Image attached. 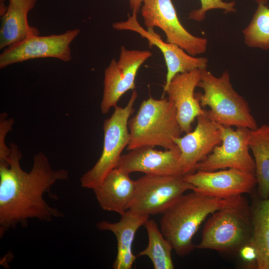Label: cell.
Wrapping results in <instances>:
<instances>
[{
	"label": "cell",
	"mask_w": 269,
	"mask_h": 269,
	"mask_svg": "<svg viewBox=\"0 0 269 269\" xmlns=\"http://www.w3.org/2000/svg\"><path fill=\"white\" fill-rule=\"evenodd\" d=\"M135 182L129 210L148 216L161 214L177 198L194 187L180 175L145 174Z\"/></svg>",
	"instance_id": "7"
},
{
	"label": "cell",
	"mask_w": 269,
	"mask_h": 269,
	"mask_svg": "<svg viewBox=\"0 0 269 269\" xmlns=\"http://www.w3.org/2000/svg\"><path fill=\"white\" fill-rule=\"evenodd\" d=\"M253 226L250 206L242 195L234 204L212 214L204 226L200 249L225 254L238 253L252 242Z\"/></svg>",
	"instance_id": "5"
},
{
	"label": "cell",
	"mask_w": 269,
	"mask_h": 269,
	"mask_svg": "<svg viewBox=\"0 0 269 269\" xmlns=\"http://www.w3.org/2000/svg\"><path fill=\"white\" fill-rule=\"evenodd\" d=\"M137 96V92L133 91L127 104L124 107H115L111 116L105 120L102 152L94 166L80 178L82 187L93 190L117 167L122 152L130 141L128 122L134 111V106Z\"/></svg>",
	"instance_id": "6"
},
{
	"label": "cell",
	"mask_w": 269,
	"mask_h": 269,
	"mask_svg": "<svg viewBox=\"0 0 269 269\" xmlns=\"http://www.w3.org/2000/svg\"><path fill=\"white\" fill-rule=\"evenodd\" d=\"M193 131L174 139L180 151V165L183 175L195 172L197 165L221 143V125L206 114L197 117Z\"/></svg>",
	"instance_id": "14"
},
{
	"label": "cell",
	"mask_w": 269,
	"mask_h": 269,
	"mask_svg": "<svg viewBox=\"0 0 269 269\" xmlns=\"http://www.w3.org/2000/svg\"><path fill=\"white\" fill-rule=\"evenodd\" d=\"M36 0H9L5 13L1 16L0 49L17 43L25 38L39 35L37 28L29 25L27 14Z\"/></svg>",
	"instance_id": "19"
},
{
	"label": "cell",
	"mask_w": 269,
	"mask_h": 269,
	"mask_svg": "<svg viewBox=\"0 0 269 269\" xmlns=\"http://www.w3.org/2000/svg\"><path fill=\"white\" fill-rule=\"evenodd\" d=\"M8 157L0 160V237L10 229L27 226L28 220L36 218L50 222L64 215L45 201L46 193L57 181L68 178L67 170H54L46 155L42 152L34 155L30 172L20 165L22 154L14 143L9 144Z\"/></svg>",
	"instance_id": "1"
},
{
	"label": "cell",
	"mask_w": 269,
	"mask_h": 269,
	"mask_svg": "<svg viewBox=\"0 0 269 269\" xmlns=\"http://www.w3.org/2000/svg\"><path fill=\"white\" fill-rule=\"evenodd\" d=\"M80 32L74 29L60 34L29 36L3 50L0 55V68L36 58L51 57L68 62L72 58L70 45Z\"/></svg>",
	"instance_id": "10"
},
{
	"label": "cell",
	"mask_w": 269,
	"mask_h": 269,
	"mask_svg": "<svg viewBox=\"0 0 269 269\" xmlns=\"http://www.w3.org/2000/svg\"><path fill=\"white\" fill-rule=\"evenodd\" d=\"M242 195L222 198L193 190L183 194L161 213L160 230L177 255L185 257L196 248L193 237L206 217L234 204Z\"/></svg>",
	"instance_id": "2"
},
{
	"label": "cell",
	"mask_w": 269,
	"mask_h": 269,
	"mask_svg": "<svg viewBox=\"0 0 269 269\" xmlns=\"http://www.w3.org/2000/svg\"><path fill=\"white\" fill-rule=\"evenodd\" d=\"M250 129L221 126V143L217 145L196 170L212 171L221 169L234 168L256 175L254 158L249 152Z\"/></svg>",
	"instance_id": "9"
},
{
	"label": "cell",
	"mask_w": 269,
	"mask_h": 269,
	"mask_svg": "<svg viewBox=\"0 0 269 269\" xmlns=\"http://www.w3.org/2000/svg\"><path fill=\"white\" fill-rule=\"evenodd\" d=\"M252 243L257 254V269H269V198H261L256 190L251 193Z\"/></svg>",
	"instance_id": "20"
},
{
	"label": "cell",
	"mask_w": 269,
	"mask_h": 269,
	"mask_svg": "<svg viewBox=\"0 0 269 269\" xmlns=\"http://www.w3.org/2000/svg\"><path fill=\"white\" fill-rule=\"evenodd\" d=\"M173 102L168 98L149 97L143 101L136 114L129 120L130 150L156 146L170 149L176 146V138L182 133Z\"/></svg>",
	"instance_id": "3"
},
{
	"label": "cell",
	"mask_w": 269,
	"mask_h": 269,
	"mask_svg": "<svg viewBox=\"0 0 269 269\" xmlns=\"http://www.w3.org/2000/svg\"><path fill=\"white\" fill-rule=\"evenodd\" d=\"M130 174L116 167L102 183L93 189L101 208L120 215L129 210L133 200L135 182Z\"/></svg>",
	"instance_id": "18"
},
{
	"label": "cell",
	"mask_w": 269,
	"mask_h": 269,
	"mask_svg": "<svg viewBox=\"0 0 269 269\" xmlns=\"http://www.w3.org/2000/svg\"><path fill=\"white\" fill-rule=\"evenodd\" d=\"M113 27L117 30L134 31L148 40L149 47L155 45L159 49L163 54L167 68L163 91L176 74L196 69H207L208 63L207 58L192 56L176 44L163 41L153 29L146 30L140 25L135 12H133L126 21L114 23Z\"/></svg>",
	"instance_id": "12"
},
{
	"label": "cell",
	"mask_w": 269,
	"mask_h": 269,
	"mask_svg": "<svg viewBox=\"0 0 269 269\" xmlns=\"http://www.w3.org/2000/svg\"><path fill=\"white\" fill-rule=\"evenodd\" d=\"M242 260L251 268L257 269V254L252 242L244 246L238 252Z\"/></svg>",
	"instance_id": "26"
},
{
	"label": "cell",
	"mask_w": 269,
	"mask_h": 269,
	"mask_svg": "<svg viewBox=\"0 0 269 269\" xmlns=\"http://www.w3.org/2000/svg\"><path fill=\"white\" fill-rule=\"evenodd\" d=\"M115 223L102 221L96 226L100 231H108L116 236L117 255L112 266L114 269H131L136 260L132 252V245L138 229L144 226L149 216L135 214L130 210L122 213Z\"/></svg>",
	"instance_id": "17"
},
{
	"label": "cell",
	"mask_w": 269,
	"mask_h": 269,
	"mask_svg": "<svg viewBox=\"0 0 269 269\" xmlns=\"http://www.w3.org/2000/svg\"><path fill=\"white\" fill-rule=\"evenodd\" d=\"M201 70L196 69L176 74L164 91L173 102L181 130L186 134L192 131L195 119L205 112L195 93L201 79Z\"/></svg>",
	"instance_id": "16"
},
{
	"label": "cell",
	"mask_w": 269,
	"mask_h": 269,
	"mask_svg": "<svg viewBox=\"0 0 269 269\" xmlns=\"http://www.w3.org/2000/svg\"><path fill=\"white\" fill-rule=\"evenodd\" d=\"M6 113L0 114V160L7 158L10 153V148L6 146L5 138L7 133L11 130L13 120L7 119Z\"/></svg>",
	"instance_id": "25"
},
{
	"label": "cell",
	"mask_w": 269,
	"mask_h": 269,
	"mask_svg": "<svg viewBox=\"0 0 269 269\" xmlns=\"http://www.w3.org/2000/svg\"><path fill=\"white\" fill-rule=\"evenodd\" d=\"M144 226L147 233L148 245L145 249L138 253L137 256L148 257L154 269H174L171 258L173 249L158 227L156 222L149 218Z\"/></svg>",
	"instance_id": "22"
},
{
	"label": "cell",
	"mask_w": 269,
	"mask_h": 269,
	"mask_svg": "<svg viewBox=\"0 0 269 269\" xmlns=\"http://www.w3.org/2000/svg\"><path fill=\"white\" fill-rule=\"evenodd\" d=\"M129 1L130 7L132 12L138 13L140 9L143 0H129Z\"/></svg>",
	"instance_id": "27"
},
{
	"label": "cell",
	"mask_w": 269,
	"mask_h": 269,
	"mask_svg": "<svg viewBox=\"0 0 269 269\" xmlns=\"http://www.w3.org/2000/svg\"><path fill=\"white\" fill-rule=\"evenodd\" d=\"M180 158L177 145L163 151L151 147H139L122 154L117 167L129 174L140 172L150 175H183Z\"/></svg>",
	"instance_id": "15"
},
{
	"label": "cell",
	"mask_w": 269,
	"mask_h": 269,
	"mask_svg": "<svg viewBox=\"0 0 269 269\" xmlns=\"http://www.w3.org/2000/svg\"><path fill=\"white\" fill-rule=\"evenodd\" d=\"M249 145L255 163L257 193L261 198L268 199L269 198V124L250 130Z\"/></svg>",
	"instance_id": "21"
},
{
	"label": "cell",
	"mask_w": 269,
	"mask_h": 269,
	"mask_svg": "<svg viewBox=\"0 0 269 269\" xmlns=\"http://www.w3.org/2000/svg\"><path fill=\"white\" fill-rule=\"evenodd\" d=\"M257 9L249 25L242 32L245 44L250 47L269 49L268 0H255Z\"/></svg>",
	"instance_id": "23"
},
{
	"label": "cell",
	"mask_w": 269,
	"mask_h": 269,
	"mask_svg": "<svg viewBox=\"0 0 269 269\" xmlns=\"http://www.w3.org/2000/svg\"><path fill=\"white\" fill-rule=\"evenodd\" d=\"M0 15L2 16L6 12L7 6H5L4 4V0H0Z\"/></svg>",
	"instance_id": "28"
},
{
	"label": "cell",
	"mask_w": 269,
	"mask_h": 269,
	"mask_svg": "<svg viewBox=\"0 0 269 269\" xmlns=\"http://www.w3.org/2000/svg\"><path fill=\"white\" fill-rule=\"evenodd\" d=\"M200 7L192 10L189 14L188 18L200 22L204 20L206 13L210 10L220 9L223 10L225 13L235 12V1H225L223 0H200Z\"/></svg>",
	"instance_id": "24"
},
{
	"label": "cell",
	"mask_w": 269,
	"mask_h": 269,
	"mask_svg": "<svg viewBox=\"0 0 269 269\" xmlns=\"http://www.w3.org/2000/svg\"><path fill=\"white\" fill-rule=\"evenodd\" d=\"M197 87L203 93H195L196 97L202 108H209L205 113L213 121L224 127H258L248 102L233 88L228 71L217 77L207 69H202Z\"/></svg>",
	"instance_id": "4"
},
{
	"label": "cell",
	"mask_w": 269,
	"mask_h": 269,
	"mask_svg": "<svg viewBox=\"0 0 269 269\" xmlns=\"http://www.w3.org/2000/svg\"><path fill=\"white\" fill-rule=\"evenodd\" d=\"M140 11L146 28H160L166 42L176 44L193 56L207 50L208 39L194 36L184 27L171 0H143Z\"/></svg>",
	"instance_id": "8"
},
{
	"label": "cell",
	"mask_w": 269,
	"mask_h": 269,
	"mask_svg": "<svg viewBox=\"0 0 269 269\" xmlns=\"http://www.w3.org/2000/svg\"><path fill=\"white\" fill-rule=\"evenodd\" d=\"M183 179L194 186L193 191L222 198L251 193L257 185L255 174L234 168L197 170L184 175Z\"/></svg>",
	"instance_id": "13"
},
{
	"label": "cell",
	"mask_w": 269,
	"mask_h": 269,
	"mask_svg": "<svg viewBox=\"0 0 269 269\" xmlns=\"http://www.w3.org/2000/svg\"><path fill=\"white\" fill-rule=\"evenodd\" d=\"M152 55L149 50L121 48L119 60L112 59L104 72L103 95L101 111L103 114L117 106L121 97L135 88V79L141 65Z\"/></svg>",
	"instance_id": "11"
}]
</instances>
